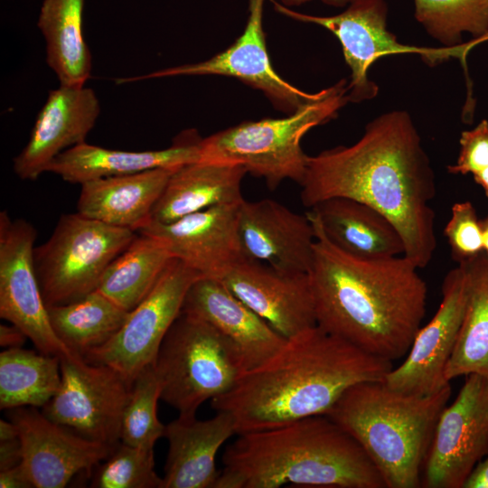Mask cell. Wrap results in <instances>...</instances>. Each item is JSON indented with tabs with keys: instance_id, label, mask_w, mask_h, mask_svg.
Listing matches in <instances>:
<instances>
[{
	"instance_id": "obj_27",
	"label": "cell",
	"mask_w": 488,
	"mask_h": 488,
	"mask_svg": "<svg viewBox=\"0 0 488 488\" xmlns=\"http://www.w3.org/2000/svg\"><path fill=\"white\" fill-rule=\"evenodd\" d=\"M85 0H42L37 27L45 42L46 63L60 85L84 86L92 59L83 33Z\"/></svg>"
},
{
	"instance_id": "obj_36",
	"label": "cell",
	"mask_w": 488,
	"mask_h": 488,
	"mask_svg": "<svg viewBox=\"0 0 488 488\" xmlns=\"http://www.w3.org/2000/svg\"><path fill=\"white\" fill-rule=\"evenodd\" d=\"M459 145L456 163L448 165L447 172L452 174H471L488 198V121L483 119L474 128L463 131Z\"/></svg>"
},
{
	"instance_id": "obj_39",
	"label": "cell",
	"mask_w": 488,
	"mask_h": 488,
	"mask_svg": "<svg viewBox=\"0 0 488 488\" xmlns=\"http://www.w3.org/2000/svg\"><path fill=\"white\" fill-rule=\"evenodd\" d=\"M28 339L27 335L16 325L11 324L0 325V345L5 349L20 348Z\"/></svg>"
},
{
	"instance_id": "obj_18",
	"label": "cell",
	"mask_w": 488,
	"mask_h": 488,
	"mask_svg": "<svg viewBox=\"0 0 488 488\" xmlns=\"http://www.w3.org/2000/svg\"><path fill=\"white\" fill-rule=\"evenodd\" d=\"M240 203L215 205L170 223L150 221L136 232L158 239L173 258L202 277L221 279L243 258L238 234Z\"/></svg>"
},
{
	"instance_id": "obj_23",
	"label": "cell",
	"mask_w": 488,
	"mask_h": 488,
	"mask_svg": "<svg viewBox=\"0 0 488 488\" xmlns=\"http://www.w3.org/2000/svg\"><path fill=\"white\" fill-rule=\"evenodd\" d=\"M202 138L194 130L180 135L167 148L149 151L108 149L83 142L56 156L46 169L66 182L83 183L146 170L179 167L201 159Z\"/></svg>"
},
{
	"instance_id": "obj_1",
	"label": "cell",
	"mask_w": 488,
	"mask_h": 488,
	"mask_svg": "<svg viewBox=\"0 0 488 488\" xmlns=\"http://www.w3.org/2000/svg\"><path fill=\"white\" fill-rule=\"evenodd\" d=\"M301 202L311 208L333 197L361 202L385 215L404 242L403 256L426 267L436 248V187L429 157L411 116L385 112L369 122L361 138L308 155Z\"/></svg>"
},
{
	"instance_id": "obj_14",
	"label": "cell",
	"mask_w": 488,
	"mask_h": 488,
	"mask_svg": "<svg viewBox=\"0 0 488 488\" xmlns=\"http://www.w3.org/2000/svg\"><path fill=\"white\" fill-rule=\"evenodd\" d=\"M264 0H249V17L241 35L223 52L196 63L153 71L144 76L123 78L117 83L174 76L220 75L232 77L261 90L272 105L287 114L314 99L285 80L272 66L263 28Z\"/></svg>"
},
{
	"instance_id": "obj_11",
	"label": "cell",
	"mask_w": 488,
	"mask_h": 488,
	"mask_svg": "<svg viewBox=\"0 0 488 488\" xmlns=\"http://www.w3.org/2000/svg\"><path fill=\"white\" fill-rule=\"evenodd\" d=\"M61 385L42 412L88 439L115 446L131 388L109 366L80 356L61 359Z\"/></svg>"
},
{
	"instance_id": "obj_37",
	"label": "cell",
	"mask_w": 488,
	"mask_h": 488,
	"mask_svg": "<svg viewBox=\"0 0 488 488\" xmlns=\"http://www.w3.org/2000/svg\"><path fill=\"white\" fill-rule=\"evenodd\" d=\"M23 458L20 438L0 441V471L14 467Z\"/></svg>"
},
{
	"instance_id": "obj_20",
	"label": "cell",
	"mask_w": 488,
	"mask_h": 488,
	"mask_svg": "<svg viewBox=\"0 0 488 488\" xmlns=\"http://www.w3.org/2000/svg\"><path fill=\"white\" fill-rule=\"evenodd\" d=\"M100 114L95 91L85 86L60 85L49 92L26 145L14 158L22 180H35L65 150L85 142Z\"/></svg>"
},
{
	"instance_id": "obj_4",
	"label": "cell",
	"mask_w": 488,
	"mask_h": 488,
	"mask_svg": "<svg viewBox=\"0 0 488 488\" xmlns=\"http://www.w3.org/2000/svg\"><path fill=\"white\" fill-rule=\"evenodd\" d=\"M237 436L214 488H386L362 447L325 415Z\"/></svg>"
},
{
	"instance_id": "obj_40",
	"label": "cell",
	"mask_w": 488,
	"mask_h": 488,
	"mask_svg": "<svg viewBox=\"0 0 488 488\" xmlns=\"http://www.w3.org/2000/svg\"><path fill=\"white\" fill-rule=\"evenodd\" d=\"M463 488H488V455L475 465Z\"/></svg>"
},
{
	"instance_id": "obj_12",
	"label": "cell",
	"mask_w": 488,
	"mask_h": 488,
	"mask_svg": "<svg viewBox=\"0 0 488 488\" xmlns=\"http://www.w3.org/2000/svg\"><path fill=\"white\" fill-rule=\"evenodd\" d=\"M35 239L30 222L0 213V316L18 326L38 352L60 359L79 356L52 327L34 267Z\"/></svg>"
},
{
	"instance_id": "obj_43",
	"label": "cell",
	"mask_w": 488,
	"mask_h": 488,
	"mask_svg": "<svg viewBox=\"0 0 488 488\" xmlns=\"http://www.w3.org/2000/svg\"><path fill=\"white\" fill-rule=\"evenodd\" d=\"M483 249L488 255V216L481 220Z\"/></svg>"
},
{
	"instance_id": "obj_5",
	"label": "cell",
	"mask_w": 488,
	"mask_h": 488,
	"mask_svg": "<svg viewBox=\"0 0 488 488\" xmlns=\"http://www.w3.org/2000/svg\"><path fill=\"white\" fill-rule=\"evenodd\" d=\"M450 384L431 395L404 393L382 380L348 388L325 413L362 447L386 488H418Z\"/></svg>"
},
{
	"instance_id": "obj_32",
	"label": "cell",
	"mask_w": 488,
	"mask_h": 488,
	"mask_svg": "<svg viewBox=\"0 0 488 488\" xmlns=\"http://www.w3.org/2000/svg\"><path fill=\"white\" fill-rule=\"evenodd\" d=\"M415 18L443 47L464 44L465 33L477 46L488 41V0H414Z\"/></svg>"
},
{
	"instance_id": "obj_28",
	"label": "cell",
	"mask_w": 488,
	"mask_h": 488,
	"mask_svg": "<svg viewBox=\"0 0 488 488\" xmlns=\"http://www.w3.org/2000/svg\"><path fill=\"white\" fill-rule=\"evenodd\" d=\"M466 277V302L459 335L445 377L488 376V255L483 251L459 263Z\"/></svg>"
},
{
	"instance_id": "obj_6",
	"label": "cell",
	"mask_w": 488,
	"mask_h": 488,
	"mask_svg": "<svg viewBox=\"0 0 488 488\" xmlns=\"http://www.w3.org/2000/svg\"><path fill=\"white\" fill-rule=\"evenodd\" d=\"M347 85L343 79L319 90L287 117L245 121L202 138L200 160L239 164L271 190L287 179L300 183L308 156L301 141L309 130L337 117L349 102Z\"/></svg>"
},
{
	"instance_id": "obj_29",
	"label": "cell",
	"mask_w": 488,
	"mask_h": 488,
	"mask_svg": "<svg viewBox=\"0 0 488 488\" xmlns=\"http://www.w3.org/2000/svg\"><path fill=\"white\" fill-rule=\"evenodd\" d=\"M172 258L158 239L137 233L108 265L97 290L130 312L152 290Z\"/></svg>"
},
{
	"instance_id": "obj_35",
	"label": "cell",
	"mask_w": 488,
	"mask_h": 488,
	"mask_svg": "<svg viewBox=\"0 0 488 488\" xmlns=\"http://www.w3.org/2000/svg\"><path fill=\"white\" fill-rule=\"evenodd\" d=\"M444 234L451 249V255L458 264L474 258L483 251L481 220L471 202H456L452 206L451 218Z\"/></svg>"
},
{
	"instance_id": "obj_9",
	"label": "cell",
	"mask_w": 488,
	"mask_h": 488,
	"mask_svg": "<svg viewBox=\"0 0 488 488\" xmlns=\"http://www.w3.org/2000/svg\"><path fill=\"white\" fill-rule=\"evenodd\" d=\"M276 9L296 20L318 24L339 40L344 61L351 70L348 82L349 102L371 100L378 95L377 84L369 78L371 65L380 58L414 53L430 66L451 58L465 65L467 42L454 48H428L403 44L387 28L388 5L385 0H351L344 11L330 16L300 14L277 3Z\"/></svg>"
},
{
	"instance_id": "obj_19",
	"label": "cell",
	"mask_w": 488,
	"mask_h": 488,
	"mask_svg": "<svg viewBox=\"0 0 488 488\" xmlns=\"http://www.w3.org/2000/svg\"><path fill=\"white\" fill-rule=\"evenodd\" d=\"M238 234L246 258L286 273L308 274L312 267L315 231L307 213L294 212L271 199L243 200Z\"/></svg>"
},
{
	"instance_id": "obj_41",
	"label": "cell",
	"mask_w": 488,
	"mask_h": 488,
	"mask_svg": "<svg viewBox=\"0 0 488 488\" xmlns=\"http://www.w3.org/2000/svg\"><path fill=\"white\" fill-rule=\"evenodd\" d=\"M274 3H277L286 8L300 6L312 0H273ZM323 4L336 8H345L351 0H320Z\"/></svg>"
},
{
	"instance_id": "obj_17",
	"label": "cell",
	"mask_w": 488,
	"mask_h": 488,
	"mask_svg": "<svg viewBox=\"0 0 488 488\" xmlns=\"http://www.w3.org/2000/svg\"><path fill=\"white\" fill-rule=\"evenodd\" d=\"M221 280L286 339L317 324L308 274L282 272L243 257Z\"/></svg>"
},
{
	"instance_id": "obj_22",
	"label": "cell",
	"mask_w": 488,
	"mask_h": 488,
	"mask_svg": "<svg viewBox=\"0 0 488 488\" xmlns=\"http://www.w3.org/2000/svg\"><path fill=\"white\" fill-rule=\"evenodd\" d=\"M233 435L234 418L225 411L205 420L178 417L165 425L168 454L163 488H214L220 474L218 451Z\"/></svg>"
},
{
	"instance_id": "obj_34",
	"label": "cell",
	"mask_w": 488,
	"mask_h": 488,
	"mask_svg": "<svg viewBox=\"0 0 488 488\" xmlns=\"http://www.w3.org/2000/svg\"><path fill=\"white\" fill-rule=\"evenodd\" d=\"M91 486L163 488V478L155 469L154 449H144L119 442L103 463L96 466Z\"/></svg>"
},
{
	"instance_id": "obj_15",
	"label": "cell",
	"mask_w": 488,
	"mask_h": 488,
	"mask_svg": "<svg viewBox=\"0 0 488 488\" xmlns=\"http://www.w3.org/2000/svg\"><path fill=\"white\" fill-rule=\"evenodd\" d=\"M466 302V277L458 265L445 277L442 301L435 315L415 335L408 355L383 381L409 394L431 395L450 384L445 371L454 352Z\"/></svg>"
},
{
	"instance_id": "obj_26",
	"label": "cell",
	"mask_w": 488,
	"mask_h": 488,
	"mask_svg": "<svg viewBox=\"0 0 488 488\" xmlns=\"http://www.w3.org/2000/svg\"><path fill=\"white\" fill-rule=\"evenodd\" d=\"M326 238L343 251L363 258L402 256V238L374 208L347 197H333L310 208Z\"/></svg>"
},
{
	"instance_id": "obj_3",
	"label": "cell",
	"mask_w": 488,
	"mask_h": 488,
	"mask_svg": "<svg viewBox=\"0 0 488 488\" xmlns=\"http://www.w3.org/2000/svg\"><path fill=\"white\" fill-rule=\"evenodd\" d=\"M392 361L378 358L317 324L286 339L262 364L244 371L216 411L230 413L237 435L325 415L351 386L382 380Z\"/></svg>"
},
{
	"instance_id": "obj_42",
	"label": "cell",
	"mask_w": 488,
	"mask_h": 488,
	"mask_svg": "<svg viewBox=\"0 0 488 488\" xmlns=\"http://www.w3.org/2000/svg\"><path fill=\"white\" fill-rule=\"evenodd\" d=\"M19 437L16 425L12 420H0V441L11 440Z\"/></svg>"
},
{
	"instance_id": "obj_25",
	"label": "cell",
	"mask_w": 488,
	"mask_h": 488,
	"mask_svg": "<svg viewBox=\"0 0 488 488\" xmlns=\"http://www.w3.org/2000/svg\"><path fill=\"white\" fill-rule=\"evenodd\" d=\"M247 170L239 164L199 160L177 167L156 202L151 221L170 223L220 205L239 203Z\"/></svg>"
},
{
	"instance_id": "obj_30",
	"label": "cell",
	"mask_w": 488,
	"mask_h": 488,
	"mask_svg": "<svg viewBox=\"0 0 488 488\" xmlns=\"http://www.w3.org/2000/svg\"><path fill=\"white\" fill-rule=\"evenodd\" d=\"M47 308L57 336L82 358L106 343L120 329L128 314L97 289L76 301Z\"/></svg>"
},
{
	"instance_id": "obj_8",
	"label": "cell",
	"mask_w": 488,
	"mask_h": 488,
	"mask_svg": "<svg viewBox=\"0 0 488 488\" xmlns=\"http://www.w3.org/2000/svg\"><path fill=\"white\" fill-rule=\"evenodd\" d=\"M136 235L79 212L61 215L48 240L33 249L46 305L68 304L96 290L108 265Z\"/></svg>"
},
{
	"instance_id": "obj_16",
	"label": "cell",
	"mask_w": 488,
	"mask_h": 488,
	"mask_svg": "<svg viewBox=\"0 0 488 488\" xmlns=\"http://www.w3.org/2000/svg\"><path fill=\"white\" fill-rule=\"evenodd\" d=\"M9 418L22 444L21 465L34 488H63L80 473L96 468L114 446L83 437L39 412L15 408Z\"/></svg>"
},
{
	"instance_id": "obj_10",
	"label": "cell",
	"mask_w": 488,
	"mask_h": 488,
	"mask_svg": "<svg viewBox=\"0 0 488 488\" xmlns=\"http://www.w3.org/2000/svg\"><path fill=\"white\" fill-rule=\"evenodd\" d=\"M202 277L173 258L146 296L130 312L120 329L83 359L109 366L132 386L137 375L153 364L169 329L180 315L192 284Z\"/></svg>"
},
{
	"instance_id": "obj_7",
	"label": "cell",
	"mask_w": 488,
	"mask_h": 488,
	"mask_svg": "<svg viewBox=\"0 0 488 488\" xmlns=\"http://www.w3.org/2000/svg\"><path fill=\"white\" fill-rule=\"evenodd\" d=\"M161 397L181 418L195 417L203 402L228 392L243 373L231 344L209 323L182 313L154 362Z\"/></svg>"
},
{
	"instance_id": "obj_21",
	"label": "cell",
	"mask_w": 488,
	"mask_h": 488,
	"mask_svg": "<svg viewBox=\"0 0 488 488\" xmlns=\"http://www.w3.org/2000/svg\"><path fill=\"white\" fill-rule=\"evenodd\" d=\"M182 313L214 327L231 344L243 372L268 360L286 341L218 278L196 279L187 291Z\"/></svg>"
},
{
	"instance_id": "obj_33",
	"label": "cell",
	"mask_w": 488,
	"mask_h": 488,
	"mask_svg": "<svg viewBox=\"0 0 488 488\" xmlns=\"http://www.w3.org/2000/svg\"><path fill=\"white\" fill-rule=\"evenodd\" d=\"M160 397L161 383L153 363L145 367L133 381L122 417L120 442L154 449L156 441L165 433V425L157 417Z\"/></svg>"
},
{
	"instance_id": "obj_24",
	"label": "cell",
	"mask_w": 488,
	"mask_h": 488,
	"mask_svg": "<svg viewBox=\"0 0 488 488\" xmlns=\"http://www.w3.org/2000/svg\"><path fill=\"white\" fill-rule=\"evenodd\" d=\"M177 167L104 177L81 183L80 214L106 224L137 231L152 211Z\"/></svg>"
},
{
	"instance_id": "obj_38",
	"label": "cell",
	"mask_w": 488,
	"mask_h": 488,
	"mask_svg": "<svg viewBox=\"0 0 488 488\" xmlns=\"http://www.w3.org/2000/svg\"><path fill=\"white\" fill-rule=\"evenodd\" d=\"M1 488H31L33 487L22 465L0 471Z\"/></svg>"
},
{
	"instance_id": "obj_31",
	"label": "cell",
	"mask_w": 488,
	"mask_h": 488,
	"mask_svg": "<svg viewBox=\"0 0 488 488\" xmlns=\"http://www.w3.org/2000/svg\"><path fill=\"white\" fill-rule=\"evenodd\" d=\"M61 359L22 347L0 353V408H42L58 391Z\"/></svg>"
},
{
	"instance_id": "obj_2",
	"label": "cell",
	"mask_w": 488,
	"mask_h": 488,
	"mask_svg": "<svg viewBox=\"0 0 488 488\" xmlns=\"http://www.w3.org/2000/svg\"><path fill=\"white\" fill-rule=\"evenodd\" d=\"M314 231L308 273L316 323L378 358L393 361L410 349L426 314L427 286L405 256L363 258L348 254Z\"/></svg>"
},
{
	"instance_id": "obj_13",
	"label": "cell",
	"mask_w": 488,
	"mask_h": 488,
	"mask_svg": "<svg viewBox=\"0 0 488 488\" xmlns=\"http://www.w3.org/2000/svg\"><path fill=\"white\" fill-rule=\"evenodd\" d=\"M447 405L423 467L421 484L427 488H463L475 465L488 455V376L467 375Z\"/></svg>"
}]
</instances>
